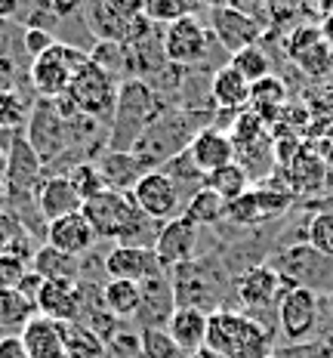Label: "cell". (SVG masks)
Segmentation results:
<instances>
[{"mask_svg":"<svg viewBox=\"0 0 333 358\" xmlns=\"http://www.w3.org/2000/svg\"><path fill=\"white\" fill-rule=\"evenodd\" d=\"M195 248H198V226L185 216H176L161 226L158 241H154V257L164 272L170 268H179L185 263L195 259Z\"/></svg>","mask_w":333,"mask_h":358,"instance_id":"obj_15","label":"cell"},{"mask_svg":"<svg viewBox=\"0 0 333 358\" xmlns=\"http://www.w3.org/2000/svg\"><path fill=\"white\" fill-rule=\"evenodd\" d=\"M225 220L235 222V226H256L262 222V213H259V204H256V192H244L241 198L228 201V210H225Z\"/></svg>","mask_w":333,"mask_h":358,"instance_id":"obj_40","label":"cell"},{"mask_svg":"<svg viewBox=\"0 0 333 358\" xmlns=\"http://www.w3.org/2000/svg\"><path fill=\"white\" fill-rule=\"evenodd\" d=\"M253 192H256V204H259L262 220L284 213L287 207H290V201H293L290 192H275V189H253Z\"/></svg>","mask_w":333,"mask_h":358,"instance_id":"obj_46","label":"cell"},{"mask_svg":"<svg viewBox=\"0 0 333 358\" xmlns=\"http://www.w3.org/2000/svg\"><path fill=\"white\" fill-rule=\"evenodd\" d=\"M16 10H19V3H13V0H0V19H10Z\"/></svg>","mask_w":333,"mask_h":358,"instance_id":"obj_49","label":"cell"},{"mask_svg":"<svg viewBox=\"0 0 333 358\" xmlns=\"http://www.w3.org/2000/svg\"><path fill=\"white\" fill-rule=\"evenodd\" d=\"M296 65H299L306 74H312V78H318V74H327L333 69V50L324 43V37H321V43L309 50L306 56L296 59Z\"/></svg>","mask_w":333,"mask_h":358,"instance_id":"obj_44","label":"cell"},{"mask_svg":"<svg viewBox=\"0 0 333 358\" xmlns=\"http://www.w3.org/2000/svg\"><path fill=\"white\" fill-rule=\"evenodd\" d=\"M105 358H145L142 334L114 331V337L105 340Z\"/></svg>","mask_w":333,"mask_h":358,"instance_id":"obj_41","label":"cell"},{"mask_svg":"<svg viewBox=\"0 0 333 358\" xmlns=\"http://www.w3.org/2000/svg\"><path fill=\"white\" fill-rule=\"evenodd\" d=\"M28 358H65V324L47 315H34L19 334Z\"/></svg>","mask_w":333,"mask_h":358,"instance_id":"obj_19","label":"cell"},{"mask_svg":"<svg viewBox=\"0 0 333 358\" xmlns=\"http://www.w3.org/2000/svg\"><path fill=\"white\" fill-rule=\"evenodd\" d=\"M158 170L170 179V182L176 185V189H179V195H182L185 189H188V198H191L198 189H204V173L198 170V164L191 161L188 148H185L182 155H176V158H170L164 167H158ZM182 198H185V195H182Z\"/></svg>","mask_w":333,"mask_h":358,"instance_id":"obj_33","label":"cell"},{"mask_svg":"<svg viewBox=\"0 0 333 358\" xmlns=\"http://www.w3.org/2000/svg\"><path fill=\"white\" fill-rule=\"evenodd\" d=\"M3 173H6V148L0 143V179H3Z\"/></svg>","mask_w":333,"mask_h":358,"instance_id":"obj_51","label":"cell"},{"mask_svg":"<svg viewBox=\"0 0 333 358\" xmlns=\"http://www.w3.org/2000/svg\"><path fill=\"white\" fill-rule=\"evenodd\" d=\"M287 102V84L275 74H269V78L256 80V84H250V106L259 117H272L275 111Z\"/></svg>","mask_w":333,"mask_h":358,"instance_id":"obj_31","label":"cell"},{"mask_svg":"<svg viewBox=\"0 0 333 358\" xmlns=\"http://www.w3.org/2000/svg\"><path fill=\"white\" fill-rule=\"evenodd\" d=\"M318 43H321V28L318 25H296L290 41H287V56L296 62V59L306 56L312 47H318Z\"/></svg>","mask_w":333,"mask_h":358,"instance_id":"obj_43","label":"cell"},{"mask_svg":"<svg viewBox=\"0 0 333 358\" xmlns=\"http://www.w3.org/2000/svg\"><path fill=\"white\" fill-rule=\"evenodd\" d=\"M0 358H28L25 346H22V340H19V334L0 337Z\"/></svg>","mask_w":333,"mask_h":358,"instance_id":"obj_47","label":"cell"},{"mask_svg":"<svg viewBox=\"0 0 333 358\" xmlns=\"http://www.w3.org/2000/svg\"><path fill=\"white\" fill-rule=\"evenodd\" d=\"M117 78H111L105 69L87 59L84 65L74 74L68 96L77 108V115L90 117V121H111L114 115V102H117Z\"/></svg>","mask_w":333,"mask_h":358,"instance_id":"obj_5","label":"cell"},{"mask_svg":"<svg viewBox=\"0 0 333 358\" xmlns=\"http://www.w3.org/2000/svg\"><path fill=\"white\" fill-rule=\"evenodd\" d=\"M31 272L40 281H68V285H77L80 281V259L65 257L50 244H40L31 259Z\"/></svg>","mask_w":333,"mask_h":358,"instance_id":"obj_27","label":"cell"},{"mask_svg":"<svg viewBox=\"0 0 333 358\" xmlns=\"http://www.w3.org/2000/svg\"><path fill=\"white\" fill-rule=\"evenodd\" d=\"M68 179H71L74 192L80 195V201H90V198L99 195V192H105V189H108L105 179H102V173H99V167H96V164H90V161L74 164L71 173H68Z\"/></svg>","mask_w":333,"mask_h":358,"instance_id":"obj_39","label":"cell"},{"mask_svg":"<svg viewBox=\"0 0 333 358\" xmlns=\"http://www.w3.org/2000/svg\"><path fill=\"white\" fill-rule=\"evenodd\" d=\"M87 59H90L87 50H77V47H71V43H56L47 53L31 59L28 80H31V87L40 93V99H59V96L68 93L74 74H77V69Z\"/></svg>","mask_w":333,"mask_h":358,"instance_id":"obj_4","label":"cell"},{"mask_svg":"<svg viewBox=\"0 0 333 358\" xmlns=\"http://www.w3.org/2000/svg\"><path fill=\"white\" fill-rule=\"evenodd\" d=\"M284 281L281 275L272 268L269 263L250 266L247 272L238 278L235 285V294H238V303L247 309V315H256L262 309H272L275 303H281V294H284Z\"/></svg>","mask_w":333,"mask_h":358,"instance_id":"obj_14","label":"cell"},{"mask_svg":"<svg viewBox=\"0 0 333 358\" xmlns=\"http://www.w3.org/2000/svg\"><path fill=\"white\" fill-rule=\"evenodd\" d=\"M210 96H213V106L222 111H241L250 102V84L241 78L232 65H222L216 69L210 80Z\"/></svg>","mask_w":333,"mask_h":358,"instance_id":"obj_26","label":"cell"},{"mask_svg":"<svg viewBox=\"0 0 333 358\" xmlns=\"http://www.w3.org/2000/svg\"><path fill=\"white\" fill-rule=\"evenodd\" d=\"M318 28H321V37H324V43L333 50V16H327V19H321L318 22Z\"/></svg>","mask_w":333,"mask_h":358,"instance_id":"obj_48","label":"cell"},{"mask_svg":"<svg viewBox=\"0 0 333 358\" xmlns=\"http://www.w3.org/2000/svg\"><path fill=\"white\" fill-rule=\"evenodd\" d=\"M28 275H31V263L16 257H0V287L3 290H22Z\"/></svg>","mask_w":333,"mask_h":358,"instance_id":"obj_42","label":"cell"},{"mask_svg":"<svg viewBox=\"0 0 333 358\" xmlns=\"http://www.w3.org/2000/svg\"><path fill=\"white\" fill-rule=\"evenodd\" d=\"M105 272L108 281H133V285H142L148 278H158V275H167L161 268L154 250H142V248H124V244H114L105 257Z\"/></svg>","mask_w":333,"mask_h":358,"instance_id":"obj_16","label":"cell"},{"mask_svg":"<svg viewBox=\"0 0 333 358\" xmlns=\"http://www.w3.org/2000/svg\"><path fill=\"white\" fill-rule=\"evenodd\" d=\"M93 241H96L93 226L87 222L84 213L62 216V220L47 226V244L56 248L59 253H65V257H74V259L84 257V253L93 248Z\"/></svg>","mask_w":333,"mask_h":358,"instance_id":"obj_20","label":"cell"},{"mask_svg":"<svg viewBox=\"0 0 333 358\" xmlns=\"http://www.w3.org/2000/svg\"><path fill=\"white\" fill-rule=\"evenodd\" d=\"M102 303H105L108 315L114 318H136L139 303H142V287L133 281H105L102 287Z\"/></svg>","mask_w":333,"mask_h":358,"instance_id":"obj_29","label":"cell"},{"mask_svg":"<svg viewBox=\"0 0 333 358\" xmlns=\"http://www.w3.org/2000/svg\"><path fill=\"white\" fill-rule=\"evenodd\" d=\"M136 16H142L139 0H96L87 6L90 31L105 43H127L130 25Z\"/></svg>","mask_w":333,"mask_h":358,"instance_id":"obj_12","label":"cell"},{"mask_svg":"<svg viewBox=\"0 0 333 358\" xmlns=\"http://www.w3.org/2000/svg\"><path fill=\"white\" fill-rule=\"evenodd\" d=\"M164 115V106L154 96V90L139 78H127L117 87L114 115H111L108 148L111 152H133L142 133Z\"/></svg>","mask_w":333,"mask_h":358,"instance_id":"obj_2","label":"cell"},{"mask_svg":"<svg viewBox=\"0 0 333 358\" xmlns=\"http://www.w3.org/2000/svg\"><path fill=\"white\" fill-rule=\"evenodd\" d=\"M37 315L34 300H28L22 290H3L0 287V327H25Z\"/></svg>","mask_w":333,"mask_h":358,"instance_id":"obj_34","label":"cell"},{"mask_svg":"<svg viewBox=\"0 0 333 358\" xmlns=\"http://www.w3.org/2000/svg\"><path fill=\"white\" fill-rule=\"evenodd\" d=\"M204 189L216 192V195L228 204V201L241 198L244 192H250V173H247V167H244L241 161H232V164H225V167L207 173L204 176Z\"/></svg>","mask_w":333,"mask_h":358,"instance_id":"obj_28","label":"cell"},{"mask_svg":"<svg viewBox=\"0 0 333 358\" xmlns=\"http://www.w3.org/2000/svg\"><path fill=\"white\" fill-rule=\"evenodd\" d=\"M96 167H99V173H102V179H105L108 189L127 192V195L145 173H151V170H148L133 152H108L105 158H102V164H96Z\"/></svg>","mask_w":333,"mask_h":358,"instance_id":"obj_23","label":"cell"},{"mask_svg":"<svg viewBox=\"0 0 333 358\" xmlns=\"http://www.w3.org/2000/svg\"><path fill=\"white\" fill-rule=\"evenodd\" d=\"M142 303H139L136 318L142 322V331H167L170 318L176 312V296H173V285H170L167 275L142 281Z\"/></svg>","mask_w":333,"mask_h":358,"instance_id":"obj_17","label":"cell"},{"mask_svg":"<svg viewBox=\"0 0 333 358\" xmlns=\"http://www.w3.org/2000/svg\"><path fill=\"white\" fill-rule=\"evenodd\" d=\"M198 121H210V115H198V111H164L136 143L133 155L145 164L148 170L164 167L170 158L182 155L191 145V139L201 130H207Z\"/></svg>","mask_w":333,"mask_h":358,"instance_id":"obj_3","label":"cell"},{"mask_svg":"<svg viewBox=\"0 0 333 358\" xmlns=\"http://www.w3.org/2000/svg\"><path fill=\"white\" fill-rule=\"evenodd\" d=\"M210 28H213V37L222 43L225 50L241 53V50L253 47L262 34V25L247 16L244 10H238L235 3H222V6H210Z\"/></svg>","mask_w":333,"mask_h":358,"instance_id":"obj_13","label":"cell"},{"mask_svg":"<svg viewBox=\"0 0 333 358\" xmlns=\"http://www.w3.org/2000/svg\"><path fill=\"white\" fill-rule=\"evenodd\" d=\"M84 210V201L80 195L74 192L71 179L65 173H53L43 179L40 192H37V213H40V220L47 222H56L62 220V216H71V213H80Z\"/></svg>","mask_w":333,"mask_h":358,"instance_id":"obj_18","label":"cell"},{"mask_svg":"<svg viewBox=\"0 0 333 358\" xmlns=\"http://www.w3.org/2000/svg\"><path fill=\"white\" fill-rule=\"evenodd\" d=\"M225 210H228V204L210 189H198L182 204V216L191 220L195 226H216L219 220H225Z\"/></svg>","mask_w":333,"mask_h":358,"instance_id":"obj_30","label":"cell"},{"mask_svg":"<svg viewBox=\"0 0 333 358\" xmlns=\"http://www.w3.org/2000/svg\"><path fill=\"white\" fill-rule=\"evenodd\" d=\"M56 34L47 31V28H37V25H28L25 31H22V47H25V53L37 59L40 53H47L50 47H56Z\"/></svg>","mask_w":333,"mask_h":358,"instance_id":"obj_45","label":"cell"},{"mask_svg":"<svg viewBox=\"0 0 333 358\" xmlns=\"http://www.w3.org/2000/svg\"><path fill=\"white\" fill-rule=\"evenodd\" d=\"M321 306H324V309H327V318L333 322V290H330V296H327V300H324Z\"/></svg>","mask_w":333,"mask_h":358,"instance_id":"obj_52","label":"cell"},{"mask_svg":"<svg viewBox=\"0 0 333 358\" xmlns=\"http://www.w3.org/2000/svg\"><path fill=\"white\" fill-rule=\"evenodd\" d=\"M37 248L40 244L34 241V232L22 222V216L16 210L0 213V257H16V259L31 263Z\"/></svg>","mask_w":333,"mask_h":358,"instance_id":"obj_25","label":"cell"},{"mask_svg":"<svg viewBox=\"0 0 333 358\" xmlns=\"http://www.w3.org/2000/svg\"><path fill=\"white\" fill-rule=\"evenodd\" d=\"M306 244L333 263V210H321L306 222Z\"/></svg>","mask_w":333,"mask_h":358,"instance_id":"obj_35","label":"cell"},{"mask_svg":"<svg viewBox=\"0 0 333 358\" xmlns=\"http://www.w3.org/2000/svg\"><path fill=\"white\" fill-rule=\"evenodd\" d=\"M188 155H191V161L198 164V170L207 176V173H213V170L235 161V143L228 133L216 130V127H207V130H201L191 139Z\"/></svg>","mask_w":333,"mask_h":358,"instance_id":"obj_21","label":"cell"},{"mask_svg":"<svg viewBox=\"0 0 333 358\" xmlns=\"http://www.w3.org/2000/svg\"><path fill=\"white\" fill-rule=\"evenodd\" d=\"M65 358H105V340L90 327L68 322L65 324Z\"/></svg>","mask_w":333,"mask_h":358,"instance_id":"obj_32","label":"cell"},{"mask_svg":"<svg viewBox=\"0 0 333 358\" xmlns=\"http://www.w3.org/2000/svg\"><path fill=\"white\" fill-rule=\"evenodd\" d=\"M25 139L43 164L59 161L71 145V124L59 115L53 99H37L28 111Z\"/></svg>","mask_w":333,"mask_h":358,"instance_id":"obj_6","label":"cell"},{"mask_svg":"<svg viewBox=\"0 0 333 358\" xmlns=\"http://www.w3.org/2000/svg\"><path fill=\"white\" fill-rule=\"evenodd\" d=\"M210 47V31L195 16H185L164 28L161 34V53L170 65H195L207 56Z\"/></svg>","mask_w":333,"mask_h":358,"instance_id":"obj_11","label":"cell"},{"mask_svg":"<svg viewBox=\"0 0 333 358\" xmlns=\"http://www.w3.org/2000/svg\"><path fill=\"white\" fill-rule=\"evenodd\" d=\"M130 198H133V204H136V210L154 222H170V220H176V216H182L179 189H176L161 170H151V173H145L139 179V182L133 185Z\"/></svg>","mask_w":333,"mask_h":358,"instance_id":"obj_10","label":"cell"},{"mask_svg":"<svg viewBox=\"0 0 333 358\" xmlns=\"http://www.w3.org/2000/svg\"><path fill=\"white\" fill-rule=\"evenodd\" d=\"M28 102L16 90H0V130L19 133L28 124Z\"/></svg>","mask_w":333,"mask_h":358,"instance_id":"obj_38","label":"cell"},{"mask_svg":"<svg viewBox=\"0 0 333 358\" xmlns=\"http://www.w3.org/2000/svg\"><path fill=\"white\" fill-rule=\"evenodd\" d=\"M6 192L10 201H34L37 204V192L43 185V161L34 155V148L28 145L25 133H13L10 152H6V173H3Z\"/></svg>","mask_w":333,"mask_h":358,"instance_id":"obj_8","label":"cell"},{"mask_svg":"<svg viewBox=\"0 0 333 358\" xmlns=\"http://www.w3.org/2000/svg\"><path fill=\"white\" fill-rule=\"evenodd\" d=\"M34 306H37V315H47L53 322L68 324L77 318V285H68V281H40Z\"/></svg>","mask_w":333,"mask_h":358,"instance_id":"obj_22","label":"cell"},{"mask_svg":"<svg viewBox=\"0 0 333 358\" xmlns=\"http://www.w3.org/2000/svg\"><path fill=\"white\" fill-rule=\"evenodd\" d=\"M228 65H232L235 71L241 74L247 84H256V80L269 78V56H265V50L259 47V43H253V47L241 50V53H235L232 59H228Z\"/></svg>","mask_w":333,"mask_h":358,"instance_id":"obj_37","label":"cell"},{"mask_svg":"<svg viewBox=\"0 0 333 358\" xmlns=\"http://www.w3.org/2000/svg\"><path fill=\"white\" fill-rule=\"evenodd\" d=\"M6 207H10V192H6V182L0 179V213H3Z\"/></svg>","mask_w":333,"mask_h":358,"instance_id":"obj_50","label":"cell"},{"mask_svg":"<svg viewBox=\"0 0 333 358\" xmlns=\"http://www.w3.org/2000/svg\"><path fill=\"white\" fill-rule=\"evenodd\" d=\"M278 324L290 343H306L321 324V294L309 287H287L278 303Z\"/></svg>","mask_w":333,"mask_h":358,"instance_id":"obj_9","label":"cell"},{"mask_svg":"<svg viewBox=\"0 0 333 358\" xmlns=\"http://www.w3.org/2000/svg\"><path fill=\"white\" fill-rule=\"evenodd\" d=\"M167 337L182 349L185 355H195L207 346V312L201 309H176L167 324Z\"/></svg>","mask_w":333,"mask_h":358,"instance_id":"obj_24","label":"cell"},{"mask_svg":"<svg viewBox=\"0 0 333 358\" xmlns=\"http://www.w3.org/2000/svg\"><path fill=\"white\" fill-rule=\"evenodd\" d=\"M207 349L219 358H275L272 334L238 309H216L207 315Z\"/></svg>","mask_w":333,"mask_h":358,"instance_id":"obj_1","label":"cell"},{"mask_svg":"<svg viewBox=\"0 0 333 358\" xmlns=\"http://www.w3.org/2000/svg\"><path fill=\"white\" fill-rule=\"evenodd\" d=\"M198 6L185 3V0H145L142 3V16L151 22V25H173L185 16H195Z\"/></svg>","mask_w":333,"mask_h":358,"instance_id":"obj_36","label":"cell"},{"mask_svg":"<svg viewBox=\"0 0 333 358\" xmlns=\"http://www.w3.org/2000/svg\"><path fill=\"white\" fill-rule=\"evenodd\" d=\"M80 213L93 226V235L105 238V241H121L139 216L136 204H133V198L127 192H114V189H105L96 198L84 201V210Z\"/></svg>","mask_w":333,"mask_h":358,"instance_id":"obj_7","label":"cell"}]
</instances>
